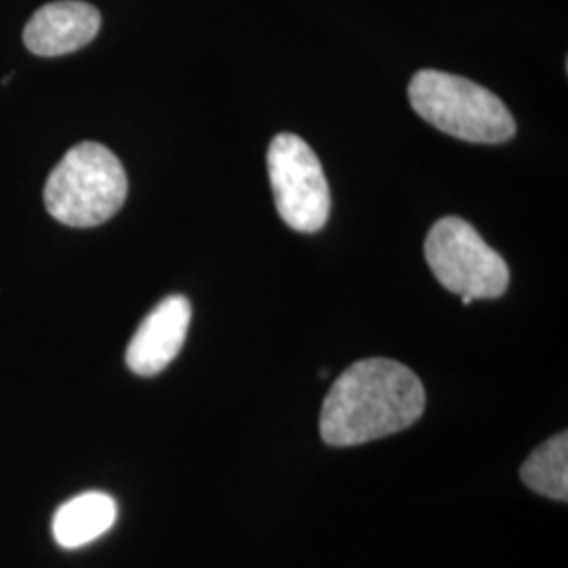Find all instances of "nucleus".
<instances>
[{
	"label": "nucleus",
	"mask_w": 568,
	"mask_h": 568,
	"mask_svg": "<svg viewBox=\"0 0 568 568\" xmlns=\"http://www.w3.org/2000/svg\"><path fill=\"white\" fill-rule=\"evenodd\" d=\"M426 408L419 377L396 361L366 358L345 368L326 394L321 436L331 447H356L413 426Z\"/></svg>",
	"instance_id": "obj_1"
},
{
	"label": "nucleus",
	"mask_w": 568,
	"mask_h": 568,
	"mask_svg": "<svg viewBox=\"0 0 568 568\" xmlns=\"http://www.w3.org/2000/svg\"><path fill=\"white\" fill-rule=\"evenodd\" d=\"M129 182L121 161L102 143H77L51 171L44 204L70 227H95L121 211Z\"/></svg>",
	"instance_id": "obj_2"
},
{
	"label": "nucleus",
	"mask_w": 568,
	"mask_h": 568,
	"mask_svg": "<svg viewBox=\"0 0 568 568\" xmlns=\"http://www.w3.org/2000/svg\"><path fill=\"white\" fill-rule=\"evenodd\" d=\"M408 102L424 121L464 142L504 143L516 133L508 105L464 77L419 70L408 82Z\"/></svg>",
	"instance_id": "obj_3"
},
{
	"label": "nucleus",
	"mask_w": 568,
	"mask_h": 568,
	"mask_svg": "<svg viewBox=\"0 0 568 568\" xmlns=\"http://www.w3.org/2000/svg\"><path fill=\"white\" fill-rule=\"evenodd\" d=\"M424 253L436 281L459 297L497 300L508 288L506 260L462 217H443L432 225Z\"/></svg>",
	"instance_id": "obj_4"
},
{
	"label": "nucleus",
	"mask_w": 568,
	"mask_h": 568,
	"mask_svg": "<svg viewBox=\"0 0 568 568\" xmlns=\"http://www.w3.org/2000/svg\"><path fill=\"white\" fill-rule=\"evenodd\" d=\"M267 173L284 224L305 234L325 227L331 213L325 171L316 152L300 135L281 133L272 140Z\"/></svg>",
	"instance_id": "obj_5"
},
{
	"label": "nucleus",
	"mask_w": 568,
	"mask_h": 568,
	"mask_svg": "<svg viewBox=\"0 0 568 568\" xmlns=\"http://www.w3.org/2000/svg\"><path fill=\"white\" fill-rule=\"evenodd\" d=\"M190 321L192 305L183 295L163 300L135 331L126 347V366L142 377L163 373L182 352Z\"/></svg>",
	"instance_id": "obj_6"
},
{
	"label": "nucleus",
	"mask_w": 568,
	"mask_h": 568,
	"mask_svg": "<svg viewBox=\"0 0 568 568\" xmlns=\"http://www.w3.org/2000/svg\"><path fill=\"white\" fill-rule=\"evenodd\" d=\"M102 28L100 11L81 0H60L41 7L23 30L28 51L39 58H60L74 53L98 37Z\"/></svg>",
	"instance_id": "obj_7"
},
{
	"label": "nucleus",
	"mask_w": 568,
	"mask_h": 568,
	"mask_svg": "<svg viewBox=\"0 0 568 568\" xmlns=\"http://www.w3.org/2000/svg\"><path fill=\"white\" fill-rule=\"evenodd\" d=\"M116 501L102 490H89L65 501L53 516V537L63 549H77L100 539L114 527Z\"/></svg>",
	"instance_id": "obj_8"
},
{
	"label": "nucleus",
	"mask_w": 568,
	"mask_h": 568,
	"mask_svg": "<svg viewBox=\"0 0 568 568\" xmlns=\"http://www.w3.org/2000/svg\"><path fill=\"white\" fill-rule=\"evenodd\" d=\"M528 488L556 501L568 499V436L556 434L537 448L520 469Z\"/></svg>",
	"instance_id": "obj_9"
}]
</instances>
